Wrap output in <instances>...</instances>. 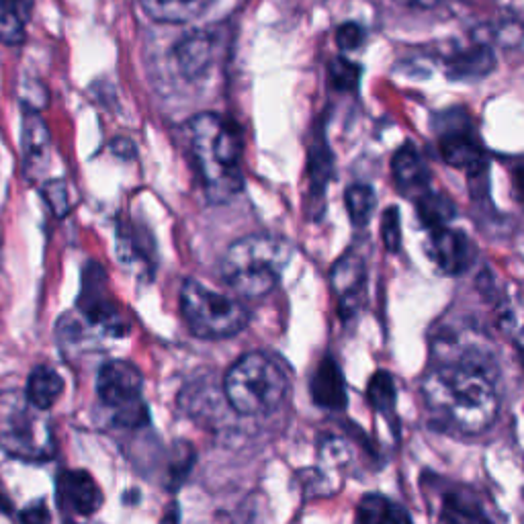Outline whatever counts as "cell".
<instances>
[{
	"instance_id": "obj_1",
	"label": "cell",
	"mask_w": 524,
	"mask_h": 524,
	"mask_svg": "<svg viewBox=\"0 0 524 524\" xmlns=\"http://www.w3.org/2000/svg\"><path fill=\"white\" fill-rule=\"evenodd\" d=\"M436 363L422 379V398L436 422L463 436L486 432L498 418L500 396L490 344L477 332H441Z\"/></svg>"
},
{
	"instance_id": "obj_2",
	"label": "cell",
	"mask_w": 524,
	"mask_h": 524,
	"mask_svg": "<svg viewBox=\"0 0 524 524\" xmlns=\"http://www.w3.org/2000/svg\"><path fill=\"white\" fill-rule=\"evenodd\" d=\"M187 142L209 201L234 199L244 187L238 127L217 113H199L187 123Z\"/></svg>"
},
{
	"instance_id": "obj_3",
	"label": "cell",
	"mask_w": 524,
	"mask_h": 524,
	"mask_svg": "<svg viewBox=\"0 0 524 524\" xmlns=\"http://www.w3.org/2000/svg\"><path fill=\"white\" fill-rule=\"evenodd\" d=\"M291 258L285 240L267 234H252L236 240L226 250L220 273L234 293L248 299L269 295Z\"/></svg>"
},
{
	"instance_id": "obj_4",
	"label": "cell",
	"mask_w": 524,
	"mask_h": 524,
	"mask_svg": "<svg viewBox=\"0 0 524 524\" xmlns=\"http://www.w3.org/2000/svg\"><path fill=\"white\" fill-rule=\"evenodd\" d=\"M289 379L281 363L265 353L240 357L224 379V396L240 416H262L281 408Z\"/></svg>"
},
{
	"instance_id": "obj_5",
	"label": "cell",
	"mask_w": 524,
	"mask_h": 524,
	"mask_svg": "<svg viewBox=\"0 0 524 524\" xmlns=\"http://www.w3.org/2000/svg\"><path fill=\"white\" fill-rule=\"evenodd\" d=\"M181 314L191 334L203 340L232 338L248 324V310L238 299L213 291L197 279H187L181 287Z\"/></svg>"
},
{
	"instance_id": "obj_6",
	"label": "cell",
	"mask_w": 524,
	"mask_h": 524,
	"mask_svg": "<svg viewBox=\"0 0 524 524\" xmlns=\"http://www.w3.org/2000/svg\"><path fill=\"white\" fill-rule=\"evenodd\" d=\"M0 449L25 461H46L54 453L48 422L23 393H0Z\"/></svg>"
},
{
	"instance_id": "obj_7",
	"label": "cell",
	"mask_w": 524,
	"mask_h": 524,
	"mask_svg": "<svg viewBox=\"0 0 524 524\" xmlns=\"http://www.w3.org/2000/svg\"><path fill=\"white\" fill-rule=\"evenodd\" d=\"M144 377L129 361H109L99 369L97 393L101 404L113 412V422L123 428H138L148 422L144 402Z\"/></svg>"
},
{
	"instance_id": "obj_8",
	"label": "cell",
	"mask_w": 524,
	"mask_h": 524,
	"mask_svg": "<svg viewBox=\"0 0 524 524\" xmlns=\"http://www.w3.org/2000/svg\"><path fill=\"white\" fill-rule=\"evenodd\" d=\"M428 502L439 524H492L477 494L465 486L436 482L428 486Z\"/></svg>"
},
{
	"instance_id": "obj_9",
	"label": "cell",
	"mask_w": 524,
	"mask_h": 524,
	"mask_svg": "<svg viewBox=\"0 0 524 524\" xmlns=\"http://www.w3.org/2000/svg\"><path fill=\"white\" fill-rule=\"evenodd\" d=\"M439 146L443 158L455 168H469L475 172L484 166V154L471 121L461 111L443 115L439 123Z\"/></svg>"
},
{
	"instance_id": "obj_10",
	"label": "cell",
	"mask_w": 524,
	"mask_h": 524,
	"mask_svg": "<svg viewBox=\"0 0 524 524\" xmlns=\"http://www.w3.org/2000/svg\"><path fill=\"white\" fill-rule=\"evenodd\" d=\"M426 254L441 273L455 277L471 269L475 260V246L461 230L443 226L428 230Z\"/></svg>"
},
{
	"instance_id": "obj_11",
	"label": "cell",
	"mask_w": 524,
	"mask_h": 524,
	"mask_svg": "<svg viewBox=\"0 0 524 524\" xmlns=\"http://www.w3.org/2000/svg\"><path fill=\"white\" fill-rule=\"evenodd\" d=\"M365 277V262L355 252L344 254L334 265L330 283L338 297L342 318H351L353 314H357L361 305V295L365 291Z\"/></svg>"
},
{
	"instance_id": "obj_12",
	"label": "cell",
	"mask_w": 524,
	"mask_h": 524,
	"mask_svg": "<svg viewBox=\"0 0 524 524\" xmlns=\"http://www.w3.org/2000/svg\"><path fill=\"white\" fill-rule=\"evenodd\" d=\"M58 500L78 516H91L101 508L103 492L91 473L72 469L64 471L58 479Z\"/></svg>"
},
{
	"instance_id": "obj_13",
	"label": "cell",
	"mask_w": 524,
	"mask_h": 524,
	"mask_svg": "<svg viewBox=\"0 0 524 524\" xmlns=\"http://www.w3.org/2000/svg\"><path fill=\"white\" fill-rule=\"evenodd\" d=\"M23 174L29 181H37L50 166V131L35 111H27L23 121Z\"/></svg>"
},
{
	"instance_id": "obj_14",
	"label": "cell",
	"mask_w": 524,
	"mask_h": 524,
	"mask_svg": "<svg viewBox=\"0 0 524 524\" xmlns=\"http://www.w3.org/2000/svg\"><path fill=\"white\" fill-rule=\"evenodd\" d=\"M443 66L449 78L471 82L488 76L496 66V58L488 43L473 41L469 46H461L449 52L443 58Z\"/></svg>"
},
{
	"instance_id": "obj_15",
	"label": "cell",
	"mask_w": 524,
	"mask_h": 524,
	"mask_svg": "<svg viewBox=\"0 0 524 524\" xmlns=\"http://www.w3.org/2000/svg\"><path fill=\"white\" fill-rule=\"evenodd\" d=\"M391 174L404 195L420 197L428 193L430 172L422 154L412 144H404L391 158Z\"/></svg>"
},
{
	"instance_id": "obj_16",
	"label": "cell",
	"mask_w": 524,
	"mask_h": 524,
	"mask_svg": "<svg viewBox=\"0 0 524 524\" xmlns=\"http://www.w3.org/2000/svg\"><path fill=\"white\" fill-rule=\"evenodd\" d=\"M213 56V37L205 31H193L179 39L177 50H174V58H177L179 70L185 78H197L201 76L207 66L211 64Z\"/></svg>"
},
{
	"instance_id": "obj_17",
	"label": "cell",
	"mask_w": 524,
	"mask_h": 524,
	"mask_svg": "<svg viewBox=\"0 0 524 524\" xmlns=\"http://www.w3.org/2000/svg\"><path fill=\"white\" fill-rule=\"evenodd\" d=\"M312 398L320 408L326 410L346 408V385L334 359L326 357L316 369L312 379Z\"/></svg>"
},
{
	"instance_id": "obj_18",
	"label": "cell",
	"mask_w": 524,
	"mask_h": 524,
	"mask_svg": "<svg viewBox=\"0 0 524 524\" xmlns=\"http://www.w3.org/2000/svg\"><path fill=\"white\" fill-rule=\"evenodd\" d=\"M146 15L158 23L185 25L197 21L215 0H140Z\"/></svg>"
},
{
	"instance_id": "obj_19",
	"label": "cell",
	"mask_w": 524,
	"mask_h": 524,
	"mask_svg": "<svg viewBox=\"0 0 524 524\" xmlns=\"http://www.w3.org/2000/svg\"><path fill=\"white\" fill-rule=\"evenodd\" d=\"M64 391V379L48 365H39L31 371L25 387V400L39 412H48L56 406Z\"/></svg>"
},
{
	"instance_id": "obj_20",
	"label": "cell",
	"mask_w": 524,
	"mask_h": 524,
	"mask_svg": "<svg viewBox=\"0 0 524 524\" xmlns=\"http://www.w3.org/2000/svg\"><path fill=\"white\" fill-rule=\"evenodd\" d=\"M359 524H412L410 514L381 494H367L357 508Z\"/></svg>"
},
{
	"instance_id": "obj_21",
	"label": "cell",
	"mask_w": 524,
	"mask_h": 524,
	"mask_svg": "<svg viewBox=\"0 0 524 524\" xmlns=\"http://www.w3.org/2000/svg\"><path fill=\"white\" fill-rule=\"evenodd\" d=\"M33 13V0H0V39L19 43Z\"/></svg>"
},
{
	"instance_id": "obj_22",
	"label": "cell",
	"mask_w": 524,
	"mask_h": 524,
	"mask_svg": "<svg viewBox=\"0 0 524 524\" xmlns=\"http://www.w3.org/2000/svg\"><path fill=\"white\" fill-rule=\"evenodd\" d=\"M418 215L426 230H434L449 226L455 215V207L445 195L424 193L418 197Z\"/></svg>"
},
{
	"instance_id": "obj_23",
	"label": "cell",
	"mask_w": 524,
	"mask_h": 524,
	"mask_svg": "<svg viewBox=\"0 0 524 524\" xmlns=\"http://www.w3.org/2000/svg\"><path fill=\"white\" fill-rule=\"evenodd\" d=\"M344 201H346L348 215H351V222L357 228H365L371 222L375 205H377V197L373 189L369 185H353L346 191Z\"/></svg>"
},
{
	"instance_id": "obj_24",
	"label": "cell",
	"mask_w": 524,
	"mask_h": 524,
	"mask_svg": "<svg viewBox=\"0 0 524 524\" xmlns=\"http://www.w3.org/2000/svg\"><path fill=\"white\" fill-rule=\"evenodd\" d=\"M367 398L373 410L391 416L396 410V383L387 371H377L367 387Z\"/></svg>"
},
{
	"instance_id": "obj_25",
	"label": "cell",
	"mask_w": 524,
	"mask_h": 524,
	"mask_svg": "<svg viewBox=\"0 0 524 524\" xmlns=\"http://www.w3.org/2000/svg\"><path fill=\"white\" fill-rule=\"evenodd\" d=\"M381 238L389 252L396 254L402 246V224H400V211L396 207L385 209L381 215Z\"/></svg>"
},
{
	"instance_id": "obj_26",
	"label": "cell",
	"mask_w": 524,
	"mask_h": 524,
	"mask_svg": "<svg viewBox=\"0 0 524 524\" xmlns=\"http://www.w3.org/2000/svg\"><path fill=\"white\" fill-rule=\"evenodd\" d=\"M43 199L48 201V205L52 207L54 215L64 217L70 211V197H68V189L64 181H50L43 185L41 189Z\"/></svg>"
},
{
	"instance_id": "obj_27",
	"label": "cell",
	"mask_w": 524,
	"mask_h": 524,
	"mask_svg": "<svg viewBox=\"0 0 524 524\" xmlns=\"http://www.w3.org/2000/svg\"><path fill=\"white\" fill-rule=\"evenodd\" d=\"M336 39H338V46H340L342 50H355V48L361 46L363 31H361V27L355 25V23H346V25H342V27L338 29Z\"/></svg>"
},
{
	"instance_id": "obj_28",
	"label": "cell",
	"mask_w": 524,
	"mask_h": 524,
	"mask_svg": "<svg viewBox=\"0 0 524 524\" xmlns=\"http://www.w3.org/2000/svg\"><path fill=\"white\" fill-rule=\"evenodd\" d=\"M355 66H351L348 62H338L332 66V80L334 84H338L340 89H346V86H355L357 84V72L348 74V70H353Z\"/></svg>"
},
{
	"instance_id": "obj_29",
	"label": "cell",
	"mask_w": 524,
	"mask_h": 524,
	"mask_svg": "<svg viewBox=\"0 0 524 524\" xmlns=\"http://www.w3.org/2000/svg\"><path fill=\"white\" fill-rule=\"evenodd\" d=\"M50 520H52L50 510L46 508V504H43V502H35L29 508H25V512H23L25 524H50Z\"/></svg>"
},
{
	"instance_id": "obj_30",
	"label": "cell",
	"mask_w": 524,
	"mask_h": 524,
	"mask_svg": "<svg viewBox=\"0 0 524 524\" xmlns=\"http://www.w3.org/2000/svg\"><path fill=\"white\" fill-rule=\"evenodd\" d=\"M398 3H402V5H408V7L432 9V7H439V5L447 3V0H398Z\"/></svg>"
},
{
	"instance_id": "obj_31",
	"label": "cell",
	"mask_w": 524,
	"mask_h": 524,
	"mask_svg": "<svg viewBox=\"0 0 524 524\" xmlns=\"http://www.w3.org/2000/svg\"><path fill=\"white\" fill-rule=\"evenodd\" d=\"M11 508H13V504H11L9 496H7L5 490H3V484H0V510H3V512H11Z\"/></svg>"
}]
</instances>
